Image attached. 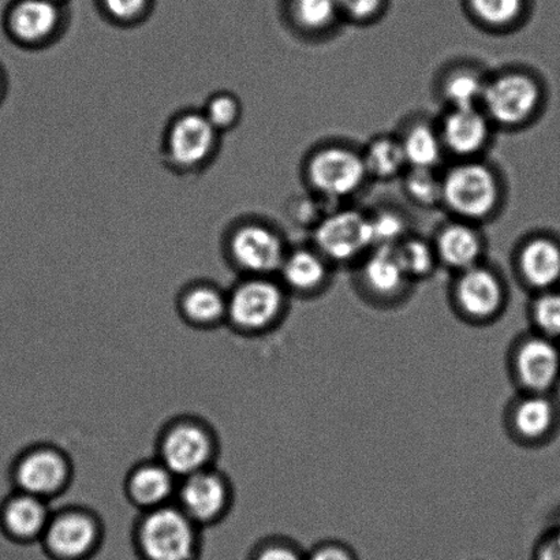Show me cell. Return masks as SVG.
I'll list each match as a JSON object with an SVG mask.
<instances>
[{
    "mask_svg": "<svg viewBox=\"0 0 560 560\" xmlns=\"http://www.w3.org/2000/svg\"><path fill=\"white\" fill-rule=\"evenodd\" d=\"M202 532L174 502L137 515L131 546L139 560H200Z\"/></svg>",
    "mask_w": 560,
    "mask_h": 560,
    "instance_id": "cell-1",
    "label": "cell"
},
{
    "mask_svg": "<svg viewBox=\"0 0 560 560\" xmlns=\"http://www.w3.org/2000/svg\"><path fill=\"white\" fill-rule=\"evenodd\" d=\"M442 186V208L460 221L485 223L502 208L501 175L480 158L457 161L444 170Z\"/></svg>",
    "mask_w": 560,
    "mask_h": 560,
    "instance_id": "cell-2",
    "label": "cell"
},
{
    "mask_svg": "<svg viewBox=\"0 0 560 560\" xmlns=\"http://www.w3.org/2000/svg\"><path fill=\"white\" fill-rule=\"evenodd\" d=\"M155 457L178 479L212 466L221 457V438L210 421L196 415L174 416L158 432Z\"/></svg>",
    "mask_w": 560,
    "mask_h": 560,
    "instance_id": "cell-3",
    "label": "cell"
},
{
    "mask_svg": "<svg viewBox=\"0 0 560 560\" xmlns=\"http://www.w3.org/2000/svg\"><path fill=\"white\" fill-rule=\"evenodd\" d=\"M289 296L277 277H240L228 290L226 326L240 337H262L283 322Z\"/></svg>",
    "mask_w": 560,
    "mask_h": 560,
    "instance_id": "cell-4",
    "label": "cell"
},
{
    "mask_svg": "<svg viewBox=\"0 0 560 560\" xmlns=\"http://www.w3.org/2000/svg\"><path fill=\"white\" fill-rule=\"evenodd\" d=\"M302 177L312 195L332 206L353 199L370 180L361 151L340 142L307 153Z\"/></svg>",
    "mask_w": 560,
    "mask_h": 560,
    "instance_id": "cell-5",
    "label": "cell"
},
{
    "mask_svg": "<svg viewBox=\"0 0 560 560\" xmlns=\"http://www.w3.org/2000/svg\"><path fill=\"white\" fill-rule=\"evenodd\" d=\"M13 490L30 493L51 503L69 490L74 480V464L66 450L51 442L22 448L9 469Z\"/></svg>",
    "mask_w": 560,
    "mask_h": 560,
    "instance_id": "cell-6",
    "label": "cell"
},
{
    "mask_svg": "<svg viewBox=\"0 0 560 560\" xmlns=\"http://www.w3.org/2000/svg\"><path fill=\"white\" fill-rule=\"evenodd\" d=\"M104 540L102 515L82 504H69L52 510L38 545L49 560H92L102 551Z\"/></svg>",
    "mask_w": 560,
    "mask_h": 560,
    "instance_id": "cell-7",
    "label": "cell"
},
{
    "mask_svg": "<svg viewBox=\"0 0 560 560\" xmlns=\"http://www.w3.org/2000/svg\"><path fill=\"white\" fill-rule=\"evenodd\" d=\"M288 250L280 230L260 219L233 224L224 240V255L240 277H277Z\"/></svg>",
    "mask_w": 560,
    "mask_h": 560,
    "instance_id": "cell-8",
    "label": "cell"
},
{
    "mask_svg": "<svg viewBox=\"0 0 560 560\" xmlns=\"http://www.w3.org/2000/svg\"><path fill=\"white\" fill-rule=\"evenodd\" d=\"M542 103V88L534 74L506 69L488 75L481 109L495 128L520 129L536 118Z\"/></svg>",
    "mask_w": 560,
    "mask_h": 560,
    "instance_id": "cell-9",
    "label": "cell"
},
{
    "mask_svg": "<svg viewBox=\"0 0 560 560\" xmlns=\"http://www.w3.org/2000/svg\"><path fill=\"white\" fill-rule=\"evenodd\" d=\"M221 137L201 109H184L174 115L164 131V162L178 174L200 173L217 158Z\"/></svg>",
    "mask_w": 560,
    "mask_h": 560,
    "instance_id": "cell-10",
    "label": "cell"
},
{
    "mask_svg": "<svg viewBox=\"0 0 560 560\" xmlns=\"http://www.w3.org/2000/svg\"><path fill=\"white\" fill-rule=\"evenodd\" d=\"M311 240L329 265H359L373 249L370 213L355 207H335L313 228Z\"/></svg>",
    "mask_w": 560,
    "mask_h": 560,
    "instance_id": "cell-11",
    "label": "cell"
},
{
    "mask_svg": "<svg viewBox=\"0 0 560 560\" xmlns=\"http://www.w3.org/2000/svg\"><path fill=\"white\" fill-rule=\"evenodd\" d=\"M234 502L233 481L218 466L180 479L175 497V504L202 530L222 524Z\"/></svg>",
    "mask_w": 560,
    "mask_h": 560,
    "instance_id": "cell-12",
    "label": "cell"
},
{
    "mask_svg": "<svg viewBox=\"0 0 560 560\" xmlns=\"http://www.w3.org/2000/svg\"><path fill=\"white\" fill-rule=\"evenodd\" d=\"M453 300L464 318L476 323L492 322L506 306V283L501 273L480 262L455 273Z\"/></svg>",
    "mask_w": 560,
    "mask_h": 560,
    "instance_id": "cell-13",
    "label": "cell"
},
{
    "mask_svg": "<svg viewBox=\"0 0 560 560\" xmlns=\"http://www.w3.org/2000/svg\"><path fill=\"white\" fill-rule=\"evenodd\" d=\"M5 32L25 49H43L62 32L63 15L55 0H19L5 15Z\"/></svg>",
    "mask_w": 560,
    "mask_h": 560,
    "instance_id": "cell-14",
    "label": "cell"
},
{
    "mask_svg": "<svg viewBox=\"0 0 560 560\" xmlns=\"http://www.w3.org/2000/svg\"><path fill=\"white\" fill-rule=\"evenodd\" d=\"M436 126L444 152L457 161L479 159L495 128L481 107L446 108Z\"/></svg>",
    "mask_w": 560,
    "mask_h": 560,
    "instance_id": "cell-15",
    "label": "cell"
},
{
    "mask_svg": "<svg viewBox=\"0 0 560 560\" xmlns=\"http://www.w3.org/2000/svg\"><path fill=\"white\" fill-rule=\"evenodd\" d=\"M512 365L515 382L526 393L547 394L560 376V351L552 339L535 335L515 346Z\"/></svg>",
    "mask_w": 560,
    "mask_h": 560,
    "instance_id": "cell-16",
    "label": "cell"
},
{
    "mask_svg": "<svg viewBox=\"0 0 560 560\" xmlns=\"http://www.w3.org/2000/svg\"><path fill=\"white\" fill-rule=\"evenodd\" d=\"M179 479L156 457L136 463L128 470L124 492L128 502L139 513L161 509L175 502Z\"/></svg>",
    "mask_w": 560,
    "mask_h": 560,
    "instance_id": "cell-17",
    "label": "cell"
},
{
    "mask_svg": "<svg viewBox=\"0 0 560 560\" xmlns=\"http://www.w3.org/2000/svg\"><path fill=\"white\" fill-rule=\"evenodd\" d=\"M51 514V503L13 490L0 503V532L16 546L38 545Z\"/></svg>",
    "mask_w": 560,
    "mask_h": 560,
    "instance_id": "cell-18",
    "label": "cell"
},
{
    "mask_svg": "<svg viewBox=\"0 0 560 560\" xmlns=\"http://www.w3.org/2000/svg\"><path fill=\"white\" fill-rule=\"evenodd\" d=\"M357 266V278L362 291L383 304L404 299L413 284L400 266L394 248L387 246H378L368 252Z\"/></svg>",
    "mask_w": 560,
    "mask_h": 560,
    "instance_id": "cell-19",
    "label": "cell"
},
{
    "mask_svg": "<svg viewBox=\"0 0 560 560\" xmlns=\"http://www.w3.org/2000/svg\"><path fill=\"white\" fill-rule=\"evenodd\" d=\"M432 244L439 266L455 273L480 265L486 254V238L479 224L455 218L441 224Z\"/></svg>",
    "mask_w": 560,
    "mask_h": 560,
    "instance_id": "cell-20",
    "label": "cell"
},
{
    "mask_svg": "<svg viewBox=\"0 0 560 560\" xmlns=\"http://www.w3.org/2000/svg\"><path fill=\"white\" fill-rule=\"evenodd\" d=\"M175 310L186 326L213 331L226 326L228 290L211 280H194L179 290Z\"/></svg>",
    "mask_w": 560,
    "mask_h": 560,
    "instance_id": "cell-21",
    "label": "cell"
},
{
    "mask_svg": "<svg viewBox=\"0 0 560 560\" xmlns=\"http://www.w3.org/2000/svg\"><path fill=\"white\" fill-rule=\"evenodd\" d=\"M331 265L312 245L289 248L277 273L288 293L311 296L327 288Z\"/></svg>",
    "mask_w": 560,
    "mask_h": 560,
    "instance_id": "cell-22",
    "label": "cell"
},
{
    "mask_svg": "<svg viewBox=\"0 0 560 560\" xmlns=\"http://www.w3.org/2000/svg\"><path fill=\"white\" fill-rule=\"evenodd\" d=\"M514 265L528 288L539 293L556 289L560 282V245L547 235H534L520 245Z\"/></svg>",
    "mask_w": 560,
    "mask_h": 560,
    "instance_id": "cell-23",
    "label": "cell"
},
{
    "mask_svg": "<svg viewBox=\"0 0 560 560\" xmlns=\"http://www.w3.org/2000/svg\"><path fill=\"white\" fill-rule=\"evenodd\" d=\"M553 422L556 406L547 394L526 393L510 408V430L515 439L524 442L541 441L552 430Z\"/></svg>",
    "mask_w": 560,
    "mask_h": 560,
    "instance_id": "cell-24",
    "label": "cell"
},
{
    "mask_svg": "<svg viewBox=\"0 0 560 560\" xmlns=\"http://www.w3.org/2000/svg\"><path fill=\"white\" fill-rule=\"evenodd\" d=\"M408 168H432L441 166L446 152L436 124L425 119L410 120L398 135Z\"/></svg>",
    "mask_w": 560,
    "mask_h": 560,
    "instance_id": "cell-25",
    "label": "cell"
},
{
    "mask_svg": "<svg viewBox=\"0 0 560 560\" xmlns=\"http://www.w3.org/2000/svg\"><path fill=\"white\" fill-rule=\"evenodd\" d=\"M487 81L488 75L476 66H454L441 77L439 96L447 108L481 107Z\"/></svg>",
    "mask_w": 560,
    "mask_h": 560,
    "instance_id": "cell-26",
    "label": "cell"
},
{
    "mask_svg": "<svg viewBox=\"0 0 560 560\" xmlns=\"http://www.w3.org/2000/svg\"><path fill=\"white\" fill-rule=\"evenodd\" d=\"M361 153L370 179L382 180V183L397 179L408 170L398 136L373 137Z\"/></svg>",
    "mask_w": 560,
    "mask_h": 560,
    "instance_id": "cell-27",
    "label": "cell"
},
{
    "mask_svg": "<svg viewBox=\"0 0 560 560\" xmlns=\"http://www.w3.org/2000/svg\"><path fill=\"white\" fill-rule=\"evenodd\" d=\"M395 255H397L400 266H402L406 276L411 282L424 280L433 276L438 270L439 261L435 248H433L432 240L421 237L410 233L393 246Z\"/></svg>",
    "mask_w": 560,
    "mask_h": 560,
    "instance_id": "cell-28",
    "label": "cell"
},
{
    "mask_svg": "<svg viewBox=\"0 0 560 560\" xmlns=\"http://www.w3.org/2000/svg\"><path fill=\"white\" fill-rule=\"evenodd\" d=\"M402 189L410 202L422 210L442 207V173L432 168H408L402 175Z\"/></svg>",
    "mask_w": 560,
    "mask_h": 560,
    "instance_id": "cell-29",
    "label": "cell"
},
{
    "mask_svg": "<svg viewBox=\"0 0 560 560\" xmlns=\"http://www.w3.org/2000/svg\"><path fill=\"white\" fill-rule=\"evenodd\" d=\"M340 14L339 0H294L295 24L307 33L329 30Z\"/></svg>",
    "mask_w": 560,
    "mask_h": 560,
    "instance_id": "cell-30",
    "label": "cell"
},
{
    "mask_svg": "<svg viewBox=\"0 0 560 560\" xmlns=\"http://www.w3.org/2000/svg\"><path fill=\"white\" fill-rule=\"evenodd\" d=\"M368 213H370L373 248L378 246L393 248L411 233L409 219L395 208L384 207Z\"/></svg>",
    "mask_w": 560,
    "mask_h": 560,
    "instance_id": "cell-31",
    "label": "cell"
},
{
    "mask_svg": "<svg viewBox=\"0 0 560 560\" xmlns=\"http://www.w3.org/2000/svg\"><path fill=\"white\" fill-rule=\"evenodd\" d=\"M471 14L492 30L517 24L524 13V0H469Z\"/></svg>",
    "mask_w": 560,
    "mask_h": 560,
    "instance_id": "cell-32",
    "label": "cell"
},
{
    "mask_svg": "<svg viewBox=\"0 0 560 560\" xmlns=\"http://www.w3.org/2000/svg\"><path fill=\"white\" fill-rule=\"evenodd\" d=\"M201 112L213 128L223 135L237 128L243 118V103L233 92L219 91L207 98Z\"/></svg>",
    "mask_w": 560,
    "mask_h": 560,
    "instance_id": "cell-33",
    "label": "cell"
},
{
    "mask_svg": "<svg viewBox=\"0 0 560 560\" xmlns=\"http://www.w3.org/2000/svg\"><path fill=\"white\" fill-rule=\"evenodd\" d=\"M532 318L542 337H560V293L556 289L541 291L532 305Z\"/></svg>",
    "mask_w": 560,
    "mask_h": 560,
    "instance_id": "cell-34",
    "label": "cell"
},
{
    "mask_svg": "<svg viewBox=\"0 0 560 560\" xmlns=\"http://www.w3.org/2000/svg\"><path fill=\"white\" fill-rule=\"evenodd\" d=\"M248 560H306V557L302 556L288 540L267 537L256 542L249 552Z\"/></svg>",
    "mask_w": 560,
    "mask_h": 560,
    "instance_id": "cell-35",
    "label": "cell"
},
{
    "mask_svg": "<svg viewBox=\"0 0 560 560\" xmlns=\"http://www.w3.org/2000/svg\"><path fill=\"white\" fill-rule=\"evenodd\" d=\"M150 0H102L109 20L119 25H135L142 20Z\"/></svg>",
    "mask_w": 560,
    "mask_h": 560,
    "instance_id": "cell-36",
    "label": "cell"
},
{
    "mask_svg": "<svg viewBox=\"0 0 560 560\" xmlns=\"http://www.w3.org/2000/svg\"><path fill=\"white\" fill-rule=\"evenodd\" d=\"M340 14L355 22H368L381 13L383 0H339Z\"/></svg>",
    "mask_w": 560,
    "mask_h": 560,
    "instance_id": "cell-37",
    "label": "cell"
},
{
    "mask_svg": "<svg viewBox=\"0 0 560 560\" xmlns=\"http://www.w3.org/2000/svg\"><path fill=\"white\" fill-rule=\"evenodd\" d=\"M306 560H354V558L348 548L328 542V545L316 547Z\"/></svg>",
    "mask_w": 560,
    "mask_h": 560,
    "instance_id": "cell-38",
    "label": "cell"
},
{
    "mask_svg": "<svg viewBox=\"0 0 560 560\" xmlns=\"http://www.w3.org/2000/svg\"><path fill=\"white\" fill-rule=\"evenodd\" d=\"M537 560H560V545L552 536L540 547Z\"/></svg>",
    "mask_w": 560,
    "mask_h": 560,
    "instance_id": "cell-39",
    "label": "cell"
},
{
    "mask_svg": "<svg viewBox=\"0 0 560 560\" xmlns=\"http://www.w3.org/2000/svg\"><path fill=\"white\" fill-rule=\"evenodd\" d=\"M5 91H8V79H5V74L2 68H0V103H2Z\"/></svg>",
    "mask_w": 560,
    "mask_h": 560,
    "instance_id": "cell-40",
    "label": "cell"
},
{
    "mask_svg": "<svg viewBox=\"0 0 560 560\" xmlns=\"http://www.w3.org/2000/svg\"><path fill=\"white\" fill-rule=\"evenodd\" d=\"M55 2H58V0H55Z\"/></svg>",
    "mask_w": 560,
    "mask_h": 560,
    "instance_id": "cell-41",
    "label": "cell"
}]
</instances>
